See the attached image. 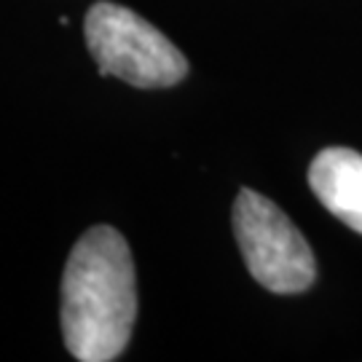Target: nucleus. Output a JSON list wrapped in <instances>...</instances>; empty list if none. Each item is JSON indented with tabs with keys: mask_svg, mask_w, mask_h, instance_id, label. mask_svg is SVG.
<instances>
[{
	"mask_svg": "<svg viewBox=\"0 0 362 362\" xmlns=\"http://www.w3.org/2000/svg\"><path fill=\"white\" fill-rule=\"evenodd\" d=\"M137 317V279L127 239L94 226L76 242L62 274V338L81 362L121 357Z\"/></svg>",
	"mask_w": 362,
	"mask_h": 362,
	"instance_id": "f257e3e1",
	"label": "nucleus"
},
{
	"mask_svg": "<svg viewBox=\"0 0 362 362\" xmlns=\"http://www.w3.org/2000/svg\"><path fill=\"white\" fill-rule=\"evenodd\" d=\"M83 35L100 76H116L140 89L175 86L188 76L180 49L127 6L94 3L83 19Z\"/></svg>",
	"mask_w": 362,
	"mask_h": 362,
	"instance_id": "f03ea898",
	"label": "nucleus"
},
{
	"mask_svg": "<svg viewBox=\"0 0 362 362\" xmlns=\"http://www.w3.org/2000/svg\"><path fill=\"white\" fill-rule=\"evenodd\" d=\"M233 233L247 272L266 290L293 296L317 279V260L309 242L272 199L242 188L233 202Z\"/></svg>",
	"mask_w": 362,
	"mask_h": 362,
	"instance_id": "7ed1b4c3",
	"label": "nucleus"
},
{
	"mask_svg": "<svg viewBox=\"0 0 362 362\" xmlns=\"http://www.w3.org/2000/svg\"><path fill=\"white\" fill-rule=\"evenodd\" d=\"M309 185L351 231L362 233V156L349 148H325L309 167Z\"/></svg>",
	"mask_w": 362,
	"mask_h": 362,
	"instance_id": "20e7f679",
	"label": "nucleus"
}]
</instances>
